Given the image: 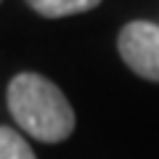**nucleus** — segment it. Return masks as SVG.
Here are the masks:
<instances>
[{
    "instance_id": "obj_3",
    "label": "nucleus",
    "mask_w": 159,
    "mask_h": 159,
    "mask_svg": "<svg viewBox=\"0 0 159 159\" xmlns=\"http://www.w3.org/2000/svg\"><path fill=\"white\" fill-rule=\"evenodd\" d=\"M27 3H29V8H34L45 19H64V16L93 11L101 0H27Z\"/></svg>"
},
{
    "instance_id": "obj_2",
    "label": "nucleus",
    "mask_w": 159,
    "mask_h": 159,
    "mask_svg": "<svg viewBox=\"0 0 159 159\" xmlns=\"http://www.w3.org/2000/svg\"><path fill=\"white\" fill-rule=\"evenodd\" d=\"M119 56L138 77L159 82V27L151 21H130L117 37Z\"/></svg>"
},
{
    "instance_id": "obj_4",
    "label": "nucleus",
    "mask_w": 159,
    "mask_h": 159,
    "mask_svg": "<svg viewBox=\"0 0 159 159\" xmlns=\"http://www.w3.org/2000/svg\"><path fill=\"white\" fill-rule=\"evenodd\" d=\"M0 159H37V157L13 127L0 125Z\"/></svg>"
},
{
    "instance_id": "obj_1",
    "label": "nucleus",
    "mask_w": 159,
    "mask_h": 159,
    "mask_svg": "<svg viewBox=\"0 0 159 159\" xmlns=\"http://www.w3.org/2000/svg\"><path fill=\"white\" fill-rule=\"evenodd\" d=\"M8 109L16 125L43 143L66 141L74 130V111L66 96L43 74H16L8 82Z\"/></svg>"
}]
</instances>
